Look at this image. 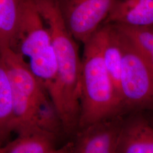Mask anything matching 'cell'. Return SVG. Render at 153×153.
<instances>
[{
    "mask_svg": "<svg viewBox=\"0 0 153 153\" xmlns=\"http://www.w3.org/2000/svg\"><path fill=\"white\" fill-rule=\"evenodd\" d=\"M36 5L49 30L57 59V75L50 94L64 126L73 137L78 129L81 59L75 39L69 33L57 0H36Z\"/></svg>",
    "mask_w": 153,
    "mask_h": 153,
    "instance_id": "1",
    "label": "cell"
},
{
    "mask_svg": "<svg viewBox=\"0 0 153 153\" xmlns=\"http://www.w3.org/2000/svg\"><path fill=\"white\" fill-rule=\"evenodd\" d=\"M103 36L102 25L83 44L78 129L96 121L123 114L120 99L104 64Z\"/></svg>",
    "mask_w": 153,
    "mask_h": 153,
    "instance_id": "2",
    "label": "cell"
},
{
    "mask_svg": "<svg viewBox=\"0 0 153 153\" xmlns=\"http://www.w3.org/2000/svg\"><path fill=\"white\" fill-rule=\"evenodd\" d=\"M10 49L22 57L50 95L56 79L57 59L49 30L34 0L23 1Z\"/></svg>",
    "mask_w": 153,
    "mask_h": 153,
    "instance_id": "3",
    "label": "cell"
},
{
    "mask_svg": "<svg viewBox=\"0 0 153 153\" xmlns=\"http://www.w3.org/2000/svg\"><path fill=\"white\" fill-rule=\"evenodd\" d=\"M114 25L122 53L120 91L123 113L153 109V65L131 39Z\"/></svg>",
    "mask_w": 153,
    "mask_h": 153,
    "instance_id": "4",
    "label": "cell"
},
{
    "mask_svg": "<svg viewBox=\"0 0 153 153\" xmlns=\"http://www.w3.org/2000/svg\"><path fill=\"white\" fill-rule=\"evenodd\" d=\"M0 53L11 83L14 116L13 131L18 134L38 128L34 124L35 111L39 99L47 90L19 55L10 48Z\"/></svg>",
    "mask_w": 153,
    "mask_h": 153,
    "instance_id": "5",
    "label": "cell"
},
{
    "mask_svg": "<svg viewBox=\"0 0 153 153\" xmlns=\"http://www.w3.org/2000/svg\"><path fill=\"white\" fill-rule=\"evenodd\" d=\"M117 0H57L61 13L75 40L85 43L109 14Z\"/></svg>",
    "mask_w": 153,
    "mask_h": 153,
    "instance_id": "6",
    "label": "cell"
},
{
    "mask_svg": "<svg viewBox=\"0 0 153 153\" xmlns=\"http://www.w3.org/2000/svg\"><path fill=\"white\" fill-rule=\"evenodd\" d=\"M123 114L96 121L78 129L69 143V153H117Z\"/></svg>",
    "mask_w": 153,
    "mask_h": 153,
    "instance_id": "7",
    "label": "cell"
},
{
    "mask_svg": "<svg viewBox=\"0 0 153 153\" xmlns=\"http://www.w3.org/2000/svg\"><path fill=\"white\" fill-rule=\"evenodd\" d=\"M117 153H153V124L140 116L124 119Z\"/></svg>",
    "mask_w": 153,
    "mask_h": 153,
    "instance_id": "8",
    "label": "cell"
},
{
    "mask_svg": "<svg viewBox=\"0 0 153 153\" xmlns=\"http://www.w3.org/2000/svg\"><path fill=\"white\" fill-rule=\"evenodd\" d=\"M17 134L16 139L0 148V153H69L68 143L61 148L57 146L58 137L39 128Z\"/></svg>",
    "mask_w": 153,
    "mask_h": 153,
    "instance_id": "9",
    "label": "cell"
},
{
    "mask_svg": "<svg viewBox=\"0 0 153 153\" xmlns=\"http://www.w3.org/2000/svg\"><path fill=\"white\" fill-rule=\"evenodd\" d=\"M108 23L153 26V0H117L103 23Z\"/></svg>",
    "mask_w": 153,
    "mask_h": 153,
    "instance_id": "10",
    "label": "cell"
},
{
    "mask_svg": "<svg viewBox=\"0 0 153 153\" xmlns=\"http://www.w3.org/2000/svg\"><path fill=\"white\" fill-rule=\"evenodd\" d=\"M103 26L104 36L102 53L104 64L122 103L120 91L122 53L118 31L114 24H103Z\"/></svg>",
    "mask_w": 153,
    "mask_h": 153,
    "instance_id": "11",
    "label": "cell"
},
{
    "mask_svg": "<svg viewBox=\"0 0 153 153\" xmlns=\"http://www.w3.org/2000/svg\"><path fill=\"white\" fill-rule=\"evenodd\" d=\"M13 102L11 83L0 53V148L8 142L13 131Z\"/></svg>",
    "mask_w": 153,
    "mask_h": 153,
    "instance_id": "12",
    "label": "cell"
},
{
    "mask_svg": "<svg viewBox=\"0 0 153 153\" xmlns=\"http://www.w3.org/2000/svg\"><path fill=\"white\" fill-rule=\"evenodd\" d=\"M24 0H0V53L10 48Z\"/></svg>",
    "mask_w": 153,
    "mask_h": 153,
    "instance_id": "13",
    "label": "cell"
},
{
    "mask_svg": "<svg viewBox=\"0 0 153 153\" xmlns=\"http://www.w3.org/2000/svg\"><path fill=\"white\" fill-rule=\"evenodd\" d=\"M33 120L35 126L44 131L57 137L65 135L60 116L48 91H45L39 100Z\"/></svg>",
    "mask_w": 153,
    "mask_h": 153,
    "instance_id": "14",
    "label": "cell"
},
{
    "mask_svg": "<svg viewBox=\"0 0 153 153\" xmlns=\"http://www.w3.org/2000/svg\"><path fill=\"white\" fill-rule=\"evenodd\" d=\"M125 33L153 65V26L137 27L114 24Z\"/></svg>",
    "mask_w": 153,
    "mask_h": 153,
    "instance_id": "15",
    "label": "cell"
},
{
    "mask_svg": "<svg viewBox=\"0 0 153 153\" xmlns=\"http://www.w3.org/2000/svg\"><path fill=\"white\" fill-rule=\"evenodd\" d=\"M152 124H153V123H152Z\"/></svg>",
    "mask_w": 153,
    "mask_h": 153,
    "instance_id": "16",
    "label": "cell"
}]
</instances>
